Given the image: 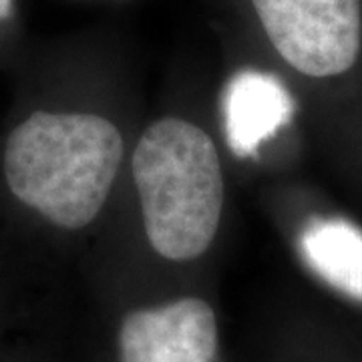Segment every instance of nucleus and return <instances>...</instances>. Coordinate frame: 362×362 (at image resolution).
I'll use <instances>...</instances> for the list:
<instances>
[{"label":"nucleus","mask_w":362,"mask_h":362,"mask_svg":"<svg viewBox=\"0 0 362 362\" xmlns=\"http://www.w3.org/2000/svg\"><path fill=\"white\" fill-rule=\"evenodd\" d=\"M121 159L123 137L109 119L39 111L8 135L2 168L21 204L59 228L81 230L103 209Z\"/></svg>","instance_id":"nucleus-1"},{"label":"nucleus","mask_w":362,"mask_h":362,"mask_svg":"<svg viewBox=\"0 0 362 362\" xmlns=\"http://www.w3.org/2000/svg\"><path fill=\"white\" fill-rule=\"evenodd\" d=\"M131 169L149 246L171 262L206 254L223 209V173L214 139L185 119L163 117L141 135Z\"/></svg>","instance_id":"nucleus-2"},{"label":"nucleus","mask_w":362,"mask_h":362,"mask_svg":"<svg viewBox=\"0 0 362 362\" xmlns=\"http://www.w3.org/2000/svg\"><path fill=\"white\" fill-rule=\"evenodd\" d=\"M274 49L298 73L337 77L356 63L361 0H252Z\"/></svg>","instance_id":"nucleus-3"},{"label":"nucleus","mask_w":362,"mask_h":362,"mask_svg":"<svg viewBox=\"0 0 362 362\" xmlns=\"http://www.w3.org/2000/svg\"><path fill=\"white\" fill-rule=\"evenodd\" d=\"M216 352V312L202 298L131 312L119 330L121 362H214Z\"/></svg>","instance_id":"nucleus-4"},{"label":"nucleus","mask_w":362,"mask_h":362,"mask_svg":"<svg viewBox=\"0 0 362 362\" xmlns=\"http://www.w3.org/2000/svg\"><path fill=\"white\" fill-rule=\"evenodd\" d=\"M292 97L274 75L247 69L230 81L223 115L226 137L240 157L254 156L292 117Z\"/></svg>","instance_id":"nucleus-5"},{"label":"nucleus","mask_w":362,"mask_h":362,"mask_svg":"<svg viewBox=\"0 0 362 362\" xmlns=\"http://www.w3.org/2000/svg\"><path fill=\"white\" fill-rule=\"evenodd\" d=\"M300 252L324 282L362 300V230L340 218L314 220L300 235Z\"/></svg>","instance_id":"nucleus-6"},{"label":"nucleus","mask_w":362,"mask_h":362,"mask_svg":"<svg viewBox=\"0 0 362 362\" xmlns=\"http://www.w3.org/2000/svg\"><path fill=\"white\" fill-rule=\"evenodd\" d=\"M13 14V0H0V21H6Z\"/></svg>","instance_id":"nucleus-7"}]
</instances>
